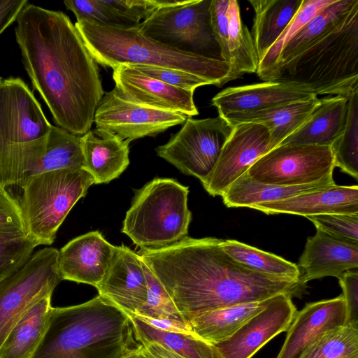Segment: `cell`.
<instances>
[{"mask_svg":"<svg viewBox=\"0 0 358 358\" xmlns=\"http://www.w3.org/2000/svg\"><path fill=\"white\" fill-rule=\"evenodd\" d=\"M15 28L22 64L54 122L83 136L91 129L104 91L97 63L62 11L28 2Z\"/></svg>","mask_w":358,"mask_h":358,"instance_id":"6da1fadb","label":"cell"},{"mask_svg":"<svg viewBox=\"0 0 358 358\" xmlns=\"http://www.w3.org/2000/svg\"><path fill=\"white\" fill-rule=\"evenodd\" d=\"M222 239L188 236L137 254L166 290L184 320L210 310L266 300L280 294L301 296V280L255 271L222 248Z\"/></svg>","mask_w":358,"mask_h":358,"instance_id":"7a4b0ae2","label":"cell"},{"mask_svg":"<svg viewBox=\"0 0 358 358\" xmlns=\"http://www.w3.org/2000/svg\"><path fill=\"white\" fill-rule=\"evenodd\" d=\"M140 345L128 315L99 294L78 305L52 307L31 358H124Z\"/></svg>","mask_w":358,"mask_h":358,"instance_id":"3957f363","label":"cell"},{"mask_svg":"<svg viewBox=\"0 0 358 358\" xmlns=\"http://www.w3.org/2000/svg\"><path fill=\"white\" fill-rule=\"evenodd\" d=\"M74 24L92 57L104 67L124 64L171 69L194 74L217 87L232 80L227 62L164 44L147 36L138 25L110 26L85 20Z\"/></svg>","mask_w":358,"mask_h":358,"instance_id":"277c9868","label":"cell"},{"mask_svg":"<svg viewBox=\"0 0 358 358\" xmlns=\"http://www.w3.org/2000/svg\"><path fill=\"white\" fill-rule=\"evenodd\" d=\"M262 80L300 85L317 96H348L358 89V11L340 29Z\"/></svg>","mask_w":358,"mask_h":358,"instance_id":"5b68a950","label":"cell"},{"mask_svg":"<svg viewBox=\"0 0 358 358\" xmlns=\"http://www.w3.org/2000/svg\"><path fill=\"white\" fill-rule=\"evenodd\" d=\"M122 232L140 248L172 245L188 235L189 188L173 178H156L134 190Z\"/></svg>","mask_w":358,"mask_h":358,"instance_id":"8992f818","label":"cell"},{"mask_svg":"<svg viewBox=\"0 0 358 358\" xmlns=\"http://www.w3.org/2000/svg\"><path fill=\"white\" fill-rule=\"evenodd\" d=\"M94 184L84 169H64L29 178L20 203L27 234L40 245H51L66 217Z\"/></svg>","mask_w":358,"mask_h":358,"instance_id":"52a82bcc","label":"cell"},{"mask_svg":"<svg viewBox=\"0 0 358 358\" xmlns=\"http://www.w3.org/2000/svg\"><path fill=\"white\" fill-rule=\"evenodd\" d=\"M51 127L22 79L0 77V186L15 185V167L22 145L46 136Z\"/></svg>","mask_w":358,"mask_h":358,"instance_id":"ba28073f","label":"cell"},{"mask_svg":"<svg viewBox=\"0 0 358 358\" xmlns=\"http://www.w3.org/2000/svg\"><path fill=\"white\" fill-rule=\"evenodd\" d=\"M61 280L59 250L45 248L0 281V347L24 315L41 299L52 295Z\"/></svg>","mask_w":358,"mask_h":358,"instance_id":"9c48e42d","label":"cell"},{"mask_svg":"<svg viewBox=\"0 0 358 358\" xmlns=\"http://www.w3.org/2000/svg\"><path fill=\"white\" fill-rule=\"evenodd\" d=\"M210 3L211 0H184L180 4L161 7L138 27L164 44L217 59L220 49L210 24Z\"/></svg>","mask_w":358,"mask_h":358,"instance_id":"30bf717a","label":"cell"},{"mask_svg":"<svg viewBox=\"0 0 358 358\" xmlns=\"http://www.w3.org/2000/svg\"><path fill=\"white\" fill-rule=\"evenodd\" d=\"M233 129L219 115L199 120L188 117L180 129L155 151L180 172L197 178L202 183L215 166Z\"/></svg>","mask_w":358,"mask_h":358,"instance_id":"8fae6325","label":"cell"},{"mask_svg":"<svg viewBox=\"0 0 358 358\" xmlns=\"http://www.w3.org/2000/svg\"><path fill=\"white\" fill-rule=\"evenodd\" d=\"M331 147L279 145L257 160L248 175L261 183L294 186L334 181Z\"/></svg>","mask_w":358,"mask_h":358,"instance_id":"7c38bea8","label":"cell"},{"mask_svg":"<svg viewBox=\"0 0 358 358\" xmlns=\"http://www.w3.org/2000/svg\"><path fill=\"white\" fill-rule=\"evenodd\" d=\"M188 116L179 112L155 108L129 101L114 88L104 93L94 114L96 129L131 141L154 136L183 124Z\"/></svg>","mask_w":358,"mask_h":358,"instance_id":"4fadbf2b","label":"cell"},{"mask_svg":"<svg viewBox=\"0 0 358 358\" xmlns=\"http://www.w3.org/2000/svg\"><path fill=\"white\" fill-rule=\"evenodd\" d=\"M272 150L271 135L263 124L243 122L234 126L213 171L202 182L213 196H221L261 157Z\"/></svg>","mask_w":358,"mask_h":358,"instance_id":"5bb4252c","label":"cell"},{"mask_svg":"<svg viewBox=\"0 0 358 358\" xmlns=\"http://www.w3.org/2000/svg\"><path fill=\"white\" fill-rule=\"evenodd\" d=\"M288 294L274 296L267 307L232 336L213 345L215 358H251L269 341L289 328L297 311Z\"/></svg>","mask_w":358,"mask_h":358,"instance_id":"9a60e30c","label":"cell"},{"mask_svg":"<svg viewBox=\"0 0 358 358\" xmlns=\"http://www.w3.org/2000/svg\"><path fill=\"white\" fill-rule=\"evenodd\" d=\"M64 169H83L81 136L52 125L48 135L25 143L15 166L16 185L31 177Z\"/></svg>","mask_w":358,"mask_h":358,"instance_id":"2e32d148","label":"cell"},{"mask_svg":"<svg viewBox=\"0 0 358 358\" xmlns=\"http://www.w3.org/2000/svg\"><path fill=\"white\" fill-rule=\"evenodd\" d=\"M115 90L124 99L141 105L197 115L194 91L184 90L148 76L130 65L113 69Z\"/></svg>","mask_w":358,"mask_h":358,"instance_id":"e0dca14e","label":"cell"},{"mask_svg":"<svg viewBox=\"0 0 358 358\" xmlns=\"http://www.w3.org/2000/svg\"><path fill=\"white\" fill-rule=\"evenodd\" d=\"M317 96L309 89L289 83L263 82L227 87L211 100L219 116L259 112L277 106L309 100Z\"/></svg>","mask_w":358,"mask_h":358,"instance_id":"ac0fdd59","label":"cell"},{"mask_svg":"<svg viewBox=\"0 0 358 358\" xmlns=\"http://www.w3.org/2000/svg\"><path fill=\"white\" fill-rule=\"evenodd\" d=\"M96 289L125 313H136L145 303L148 292L141 257L124 245L115 246L110 267Z\"/></svg>","mask_w":358,"mask_h":358,"instance_id":"d6986e66","label":"cell"},{"mask_svg":"<svg viewBox=\"0 0 358 358\" xmlns=\"http://www.w3.org/2000/svg\"><path fill=\"white\" fill-rule=\"evenodd\" d=\"M115 250V246L99 231L76 237L59 251L62 279L96 287L110 267Z\"/></svg>","mask_w":358,"mask_h":358,"instance_id":"ffe728a7","label":"cell"},{"mask_svg":"<svg viewBox=\"0 0 358 358\" xmlns=\"http://www.w3.org/2000/svg\"><path fill=\"white\" fill-rule=\"evenodd\" d=\"M346 323L347 312L343 294L308 303L296 311L276 358H299L322 333Z\"/></svg>","mask_w":358,"mask_h":358,"instance_id":"44dd1931","label":"cell"},{"mask_svg":"<svg viewBox=\"0 0 358 358\" xmlns=\"http://www.w3.org/2000/svg\"><path fill=\"white\" fill-rule=\"evenodd\" d=\"M250 208L268 215L287 213L308 217L322 214H358L357 185L336 183L286 199L255 205Z\"/></svg>","mask_w":358,"mask_h":358,"instance_id":"7402d4cb","label":"cell"},{"mask_svg":"<svg viewBox=\"0 0 358 358\" xmlns=\"http://www.w3.org/2000/svg\"><path fill=\"white\" fill-rule=\"evenodd\" d=\"M301 281L327 276L339 278L345 272L358 267V245L348 243L319 230L307 238L297 265Z\"/></svg>","mask_w":358,"mask_h":358,"instance_id":"603a6c76","label":"cell"},{"mask_svg":"<svg viewBox=\"0 0 358 358\" xmlns=\"http://www.w3.org/2000/svg\"><path fill=\"white\" fill-rule=\"evenodd\" d=\"M129 141L98 129L81 136L83 169L94 184L108 183L118 178L129 164Z\"/></svg>","mask_w":358,"mask_h":358,"instance_id":"cb8c5ba5","label":"cell"},{"mask_svg":"<svg viewBox=\"0 0 358 358\" xmlns=\"http://www.w3.org/2000/svg\"><path fill=\"white\" fill-rule=\"evenodd\" d=\"M358 11V0H336L310 20L286 43L273 69L285 66L328 35L340 29Z\"/></svg>","mask_w":358,"mask_h":358,"instance_id":"d4e9b609","label":"cell"},{"mask_svg":"<svg viewBox=\"0 0 358 358\" xmlns=\"http://www.w3.org/2000/svg\"><path fill=\"white\" fill-rule=\"evenodd\" d=\"M347 110L346 96H328L320 99L304 124L279 145L331 147L344 131Z\"/></svg>","mask_w":358,"mask_h":358,"instance_id":"484cf974","label":"cell"},{"mask_svg":"<svg viewBox=\"0 0 358 358\" xmlns=\"http://www.w3.org/2000/svg\"><path fill=\"white\" fill-rule=\"evenodd\" d=\"M273 297L205 312L194 317L189 324L196 336L215 345L232 336L252 317L264 310Z\"/></svg>","mask_w":358,"mask_h":358,"instance_id":"4316f807","label":"cell"},{"mask_svg":"<svg viewBox=\"0 0 358 358\" xmlns=\"http://www.w3.org/2000/svg\"><path fill=\"white\" fill-rule=\"evenodd\" d=\"M320 101L317 96L259 112L229 115L224 118L232 126L243 122L264 125L270 132L273 149L304 124Z\"/></svg>","mask_w":358,"mask_h":358,"instance_id":"83f0119b","label":"cell"},{"mask_svg":"<svg viewBox=\"0 0 358 358\" xmlns=\"http://www.w3.org/2000/svg\"><path fill=\"white\" fill-rule=\"evenodd\" d=\"M303 0H249L255 17L252 38L259 60L299 11Z\"/></svg>","mask_w":358,"mask_h":358,"instance_id":"f1b7e54d","label":"cell"},{"mask_svg":"<svg viewBox=\"0 0 358 358\" xmlns=\"http://www.w3.org/2000/svg\"><path fill=\"white\" fill-rule=\"evenodd\" d=\"M48 295L35 303L17 322L0 347V358H31L43 340L50 311Z\"/></svg>","mask_w":358,"mask_h":358,"instance_id":"f546056e","label":"cell"},{"mask_svg":"<svg viewBox=\"0 0 358 358\" xmlns=\"http://www.w3.org/2000/svg\"><path fill=\"white\" fill-rule=\"evenodd\" d=\"M334 183V181H323L294 186L265 184L254 180L246 171L233 182L221 196L228 208H250L262 203L286 199Z\"/></svg>","mask_w":358,"mask_h":358,"instance_id":"4dcf8cb0","label":"cell"},{"mask_svg":"<svg viewBox=\"0 0 358 358\" xmlns=\"http://www.w3.org/2000/svg\"><path fill=\"white\" fill-rule=\"evenodd\" d=\"M227 48L232 80L245 73L257 72L259 58L254 41L242 22L236 0H229Z\"/></svg>","mask_w":358,"mask_h":358,"instance_id":"1f68e13d","label":"cell"},{"mask_svg":"<svg viewBox=\"0 0 358 358\" xmlns=\"http://www.w3.org/2000/svg\"><path fill=\"white\" fill-rule=\"evenodd\" d=\"M127 315L134 337L141 345L156 343L188 358H215L213 345L199 337L157 329L134 314Z\"/></svg>","mask_w":358,"mask_h":358,"instance_id":"d6a6232c","label":"cell"},{"mask_svg":"<svg viewBox=\"0 0 358 358\" xmlns=\"http://www.w3.org/2000/svg\"><path fill=\"white\" fill-rule=\"evenodd\" d=\"M221 247L234 260L255 271L301 280L299 266L278 255L236 240H222Z\"/></svg>","mask_w":358,"mask_h":358,"instance_id":"836d02e7","label":"cell"},{"mask_svg":"<svg viewBox=\"0 0 358 358\" xmlns=\"http://www.w3.org/2000/svg\"><path fill=\"white\" fill-rule=\"evenodd\" d=\"M299 358H358V327L345 324L322 333Z\"/></svg>","mask_w":358,"mask_h":358,"instance_id":"e575fe53","label":"cell"},{"mask_svg":"<svg viewBox=\"0 0 358 358\" xmlns=\"http://www.w3.org/2000/svg\"><path fill=\"white\" fill-rule=\"evenodd\" d=\"M348 97L347 119L343 132L331 146L335 167L358 178V89Z\"/></svg>","mask_w":358,"mask_h":358,"instance_id":"d590c367","label":"cell"},{"mask_svg":"<svg viewBox=\"0 0 358 358\" xmlns=\"http://www.w3.org/2000/svg\"><path fill=\"white\" fill-rule=\"evenodd\" d=\"M336 0H303L301 6L280 36L277 41L268 49L259 60L257 74L259 78L264 76L277 63L280 53L286 43L310 20Z\"/></svg>","mask_w":358,"mask_h":358,"instance_id":"8d00e7d4","label":"cell"},{"mask_svg":"<svg viewBox=\"0 0 358 358\" xmlns=\"http://www.w3.org/2000/svg\"><path fill=\"white\" fill-rule=\"evenodd\" d=\"M38 245L27 233L0 231V281L20 269Z\"/></svg>","mask_w":358,"mask_h":358,"instance_id":"74e56055","label":"cell"},{"mask_svg":"<svg viewBox=\"0 0 358 358\" xmlns=\"http://www.w3.org/2000/svg\"><path fill=\"white\" fill-rule=\"evenodd\" d=\"M144 268L147 278V299L134 314L155 319L175 320L189 324L184 320L163 285L145 263Z\"/></svg>","mask_w":358,"mask_h":358,"instance_id":"f35d334b","label":"cell"},{"mask_svg":"<svg viewBox=\"0 0 358 358\" xmlns=\"http://www.w3.org/2000/svg\"><path fill=\"white\" fill-rule=\"evenodd\" d=\"M126 27H136L163 6L179 4V0H103Z\"/></svg>","mask_w":358,"mask_h":358,"instance_id":"ab89813d","label":"cell"},{"mask_svg":"<svg viewBox=\"0 0 358 358\" xmlns=\"http://www.w3.org/2000/svg\"><path fill=\"white\" fill-rule=\"evenodd\" d=\"M316 230L329 236L354 245H358V214H322L306 217Z\"/></svg>","mask_w":358,"mask_h":358,"instance_id":"60d3db41","label":"cell"},{"mask_svg":"<svg viewBox=\"0 0 358 358\" xmlns=\"http://www.w3.org/2000/svg\"><path fill=\"white\" fill-rule=\"evenodd\" d=\"M64 4L73 13L77 21L85 20L106 25L126 27L103 0H69L64 1Z\"/></svg>","mask_w":358,"mask_h":358,"instance_id":"b9f144b4","label":"cell"},{"mask_svg":"<svg viewBox=\"0 0 358 358\" xmlns=\"http://www.w3.org/2000/svg\"><path fill=\"white\" fill-rule=\"evenodd\" d=\"M131 66L148 76L184 90L194 92L200 86L211 85L206 80L182 71L143 65Z\"/></svg>","mask_w":358,"mask_h":358,"instance_id":"7bdbcfd3","label":"cell"},{"mask_svg":"<svg viewBox=\"0 0 358 358\" xmlns=\"http://www.w3.org/2000/svg\"><path fill=\"white\" fill-rule=\"evenodd\" d=\"M229 4V0H211L210 8L211 27L220 49V59L227 63L229 62L227 48Z\"/></svg>","mask_w":358,"mask_h":358,"instance_id":"ee69618b","label":"cell"},{"mask_svg":"<svg viewBox=\"0 0 358 358\" xmlns=\"http://www.w3.org/2000/svg\"><path fill=\"white\" fill-rule=\"evenodd\" d=\"M0 231L26 232L20 203L0 186Z\"/></svg>","mask_w":358,"mask_h":358,"instance_id":"f6af8a7d","label":"cell"},{"mask_svg":"<svg viewBox=\"0 0 358 358\" xmlns=\"http://www.w3.org/2000/svg\"><path fill=\"white\" fill-rule=\"evenodd\" d=\"M345 299L347 323L358 327V273L348 271L338 278Z\"/></svg>","mask_w":358,"mask_h":358,"instance_id":"bcb514c9","label":"cell"},{"mask_svg":"<svg viewBox=\"0 0 358 358\" xmlns=\"http://www.w3.org/2000/svg\"><path fill=\"white\" fill-rule=\"evenodd\" d=\"M134 315L145 323L157 329L199 337L192 331L189 324L175 320L155 319L136 314Z\"/></svg>","mask_w":358,"mask_h":358,"instance_id":"7dc6e473","label":"cell"},{"mask_svg":"<svg viewBox=\"0 0 358 358\" xmlns=\"http://www.w3.org/2000/svg\"><path fill=\"white\" fill-rule=\"evenodd\" d=\"M27 3V0H0V34L15 21Z\"/></svg>","mask_w":358,"mask_h":358,"instance_id":"c3c4849f","label":"cell"},{"mask_svg":"<svg viewBox=\"0 0 358 358\" xmlns=\"http://www.w3.org/2000/svg\"><path fill=\"white\" fill-rule=\"evenodd\" d=\"M149 358H188L156 343L141 345Z\"/></svg>","mask_w":358,"mask_h":358,"instance_id":"681fc988","label":"cell"},{"mask_svg":"<svg viewBox=\"0 0 358 358\" xmlns=\"http://www.w3.org/2000/svg\"><path fill=\"white\" fill-rule=\"evenodd\" d=\"M124 358H149L143 352L141 345L136 349L129 352Z\"/></svg>","mask_w":358,"mask_h":358,"instance_id":"f907efd6","label":"cell"}]
</instances>
